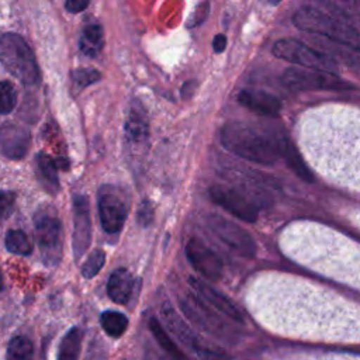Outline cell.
Listing matches in <instances>:
<instances>
[{"label": "cell", "instance_id": "20", "mask_svg": "<svg viewBox=\"0 0 360 360\" xmlns=\"http://www.w3.org/2000/svg\"><path fill=\"white\" fill-rule=\"evenodd\" d=\"M104 42L105 39H104L103 27L100 24H90L82 32L79 48L86 56L96 58L101 52Z\"/></svg>", "mask_w": 360, "mask_h": 360}, {"label": "cell", "instance_id": "17", "mask_svg": "<svg viewBox=\"0 0 360 360\" xmlns=\"http://www.w3.org/2000/svg\"><path fill=\"white\" fill-rule=\"evenodd\" d=\"M238 101L248 110L260 115H277L281 110L280 98L264 90L245 89L239 91Z\"/></svg>", "mask_w": 360, "mask_h": 360}, {"label": "cell", "instance_id": "15", "mask_svg": "<svg viewBox=\"0 0 360 360\" xmlns=\"http://www.w3.org/2000/svg\"><path fill=\"white\" fill-rule=\"evenodd\" d=\"M190 287L194 290L195 295L201 298L208 307H211L214 311L225 316L233 323H243V315L238 309V307L221 291L210 285L207 281H202L201 278L197 277H190L188 278Z\"/></svg>", "mask_w": 360, "mask_h": 360}, {"label": "cell", "instance_id": "19", "mask_svg": "<svg viewBox=\"0 0 360 360\" xmlns=\"http://www.w3.org/2000/svg\"><path fill=\"white\" fill-rule=\"evenodd\" d=\"M280 155L284 156L288 167L304 181L312 183L314 181V173L305 163L304 158L301 156L297 146L287 138H280Z\"/></svg>", "mask_w": 360, "mask_h": 360}, {"label": "cell", "instance_id": "8", "mask_svg": "<svg viewBox=\"0 0 360 360\" xmlns=\"http://www.w3.org/2000/svg\"><path fill=\"white\" fill-rule=\"evenodd\" d=\"M283 84L291 91H345L353 89V84L340 79L338 75H330L318 70L302 68H288L281 76Z\"/></svg>", "mask_w": 360, "mask_h": 360}, {"label": "cell", "instance_id": "29", "mask_svg": "<svg viewBox=\"0 0 360 360\" xmlns=\"http://www.w3.org/2000/svg\"><path fill=\"white\" fill-rule=\"evenodd\" d=\"M101 77L100 72H97L96 69H90V68H80V69H75L72 72V80L75 83V89L80 90L84 89L96 82H98Z\"/></svg>", "mask_w": 360, "mask_h": 360}, {"label": "cell", "instance_id": "30", "mask_svg": "<svg viewBox=\"0 0 360 360\" xmlns=\"http://www.w3.org/2000/svg\"><path fill=\"white\" fill-rule=\"evenodd\" d=\"M15 198L17 195L14 191H6V190L0 191V218L1 219H6L11 215V212L14 211Z\"/></svg>", "mask_w": 360, "mask_h": 360}, {"label": "cell", "instance_id": "13", "mask_svg": "<svg viewBox=\"0 0 360 360\" xmlns=\"http://www.w3.org/2000/svg\"><path fill=\"white\" fill-rule=\"evenodd\" d=\"M186 256L190 264L207 280L218 281L222 277V260L202 240L191 238L186 245Z\"/></svg>", "mask_w": 360, "mask_h": 360}, {"label": "cell", "instance_id": "14", "mask_svg": "<svg viewBox=\"0 0 360 360\" xmlns=\"http://www.w3.org/2000/svg\"><path fill=\"white\" fill-rule=\"evenodd\" d=\"M124 135L127 145L135 153L146 149L149 139V121L143 105L138 100H132L124 124Z\"/></svg>", "mask_w": 360, "mask_h": 360}, {"label": "cell", "instance_id": "27", "mask_svg": "<svg viewBox=\"0 0 360 360\" xmlns=\"http://www.w3.org/2000/svg\"><path fill=\"white\" fill-rule=\"evenodd\" d=\"M104 262H105V252L103 249H94L82 266V276L84 278H93L96 274H98V271L104 266Z\"/></svg>", "mask_w": 360, "mask_h": 360}, {"label": "cell", "instance_id": "18", "mask_svg": "<svg viewBox=\"0 0 360 360\" xmlns=\"http://www.w3.org/2000/svg\"><path fill=\"white\" fill-rule=\"evenodd\" d=\"M132 290H134V278L127 269L121 267L111 273L107 283V294L114 302L121 305L127 304L131 298Z\"/></svg>", "mask_w": 360, "mask_h": 360}, {"label": "cell", "instance_id": "16", "mask_svg": "<svg viewBox=\"0 0 360 360\" xmlns=\"http://www.w3.org/2000/svg\"><path fill=\"white\" fill-rule=\"evenodd\" d=\"M30 131L17 124H3L0 127V153L8 159H22L30 148Z\"/></svg>", "mask_w": 360, "mask_h": 360}, {"label": "cell", "instance_id": "11", "mask_svg": "<svg viewBox=\"0 0 360 360\" xmlns=\"http://www.w3.org/2000/svg\"><path fill=\"white\" fill-rule=\"evenodd\" d=\"M98 217L101 226L108 233H118L128 217V204L117 190L104 187L98 194Z\"/></svg>", "mask_w": 360, "mask_h": 360}, {"label": "cell", "instance_id": "32", "mask_svg": "<svg viewBox=\"0 0 360 360\" xmlns=\"http://www.w3.org/2000/svg\"><path fill=\"white\" fill-rule=\"evenodd\" d=\"M208 10H210V3H201L197 8H195V13H194V17L190 18L188 21V27H194V25H198L201 24L207 15H208Z\"/></svg>", "mask_w": 360, "mask_h": 360}, {"label": "cell", "instance_id": "31", "mask_svg": "<svg viewBox=\"0 0 360 360\" xmlns=\"http://www.w3.org/2000/svg\"><path fill=\"white\" fill-rule=\"evenodd\" d=\"M136 221L141 226H149L150 222L153 221V207L149 200H143L138 208L136 214Z\"/></svg>", "mask_w": 360, "mask_h": 360}, {"label": "cell", "instance_id": "34", "mask_svg": "<svg viewBox=\"0 0 360 360\" xmlns=\"http://www.w3.org/2000/svg\"><path fill=\"white\" fill-rule=\"evenodd\" d=\"M212 48L217 53H221L226 48V37L224 34H217L212 39Z\"/></svg>", "mask_w": 360, "mask_h": 360}, {"label": "cell", "instance_id": "23", "mask_svg": "<svg viewBox=\"0 0 360 360\" xmlns=\"http://www.w3.org/2000/svg\"><path fill=\"white\" fill-rule=\"evenodd\" d=\"M83 332L80 328L69 329L59 343L58 360H79Z\"/></svg>", "mask_w": 360, "mask_h": 360}, {"label": "cell", "instance_id": "12", "mask_svg": "<svg viewBox=\"0 0 360 360\" xmlns=\"http://www.w3.org/2000/svg\"><path fill=\"white\" fill-rule=\"evenodd\" d=\"M91 242V219L89 198L84 194L73 195V233L72 250L76 260H79Z\"/></svg>", "mask_w": 360, "mask_h": 360}, {"label": "cell", "instance_id": "7", "mask_svg": "<svg viewBox=\"0 0 360 360\" xmlns=\"http://www.w3.org/2000/svg\"><path fill=\"white\" fill-rule=\"evenodd\" d=\"M160 315L172 335L177 338V340L193 353L195 360H231V357L225 352L205 346L200 340V338L191 330V328L181 319V316L174 311L170 302L166 301L160 305Z\"/></svg>", "mask_w": 360, "mask_h": 360}, {"label": "cell", "instance_id": "6", "mask_svg": "<svg viewBox=\"0 0 360 360\" xmlns=\"http://www.w3.org/2000/svg\"><path fill=\"white\" fill-rule=\"evenodd\" d=\"M273 53L283 60L301 66L302 69L318 70L330 75L338 73V63L333 58L315 51L294 38L278 39L273 46Z\"/></svg>", "mask_w": 360, "mask_h": 360}, {"label": "cell", "instance_id": "28", "mask_svg": "<svg viewBox=\"0 0 360 360\" xmlns=\"http://www.w3.org/2000/svg\"><path fill=\"white\" fill-rule=\"evenodd\" d=\"M17 104V94L13 83L8 80L0 82V114H10Z\"/></svg>", "mask_w": 360, "mask_h": 360}, {"label": "cell", "instance_id": "33", "mask_svg": "<svg viewBox=\"0 0 360 360\" xmlns=\"http://www.w3.org/2000/svg\"><path fill=\"white\" fill-rule=\"evenodd\" d=\"M89 6V1L87 0H68L65 3V8L69 11V13H80L83 11L86 7Z\"/></svg>", "mask_w": 360, "mask_h": 360}, {"label": "cell", "instance_id": "10", "mask_svg": "<svg viewBox=\"0 0 360 360\" xmlns=\"http://www.w3.org/2000/svg\"><path fill=\"white\" fill-rule=\"evenodd\" d=\"M207 228L229 249L243 257H253L256 255V243L250 233L235 222L211 214L207 217Z\"/></svg>", "mask_w": 360, "mask_h": 360}, {"label": "cell", "instance_id": "1", "mask_svg": "<svg viewBox=\"0 0 360 360\" xmlns=\"http://www.w3.org/2000/svg\"><path fill=\"white\" fill-rule=\"evenodd\" d=\"M221 142L231 153L259 165H271L280 158V139L249 122H226L221 129Z\"/></svg>", "mask_w": 360, "mask_h": 360}, {"label": "cell", "instance_id": "25", "mask_svg": "<svg viewBox=\"0 0 360 360\" xmlns=\"http://www.w3.org/2000/svg\"><path fill=\"white\" fill-rule=\"evenodd\" d=\"M6 249L10 253L28 256L32 252V242L28 235L21 229H10L4 238Z\"/></svg>", "mask_w": 360, "mask_h": 360}, {"label": "cell", "instance_id": "21", "mask_svg": "<svg viewBox=\"0 0 360 360\" xmlns=\"http://www.w3.org/2000/svg\"><path fill=\"white\" fill-rule=\"evenodd\" d=\"M37 169L42 186L48 190V193L56 194L59 190V179L55 160L45 152H39L37 155Z\"/></svg>", "mask_w": 360, "mask_h": 360}, {"label": "cell", "instance_id": "4", "mask_svg": "<svg viewBox=\"0 0 360 360\" xmlns=\"http://www.w3.org/2000/svg\"><path fill=\"white\" fill-rule=\"evenodd\" d=\"M180 308L195 326L211 336L228 343H235L238 340V329L228 322L229 319L226 321L225 316L214 311L197 295L180 298Z\"/></svg>", "mask_w": 360, "mask_h": 360}, {"label": "cell", "instance_id": "5", "mask_svg": "<svg viewBox=\"0 0 360 360\" xmlns=\"http://www.w3.org/2000/svg\"><path fill=\"white\" fill-rule=\"evenodd\" d=\"M34 225L42 262L46 266H56L63 253V229L59 217L51 207L41 208L34 215Z\"/></svg>", "mask_w": 360, "mask_h": 360}, {"label": "cell", "instance_id": "24", "mask_svg": "<svg viewBox=\"0 0 360 360\" xmlns=\"http://www.w3.org/2000/svg\"><path fill=\"white\" fill-rule=\"evenodd\" d=\"M103 330L111 338H120L128 328V318L118 311H104L100 316Z\"/></svg>", "mask_w": 360, "mask_h": 360}, {"label": "cell", "instance_id": "9", "mask_svg": "<svg viewBox=\"0 0 360 360\" xmlns=\"http://www.w3.org/2000/svg\"><path fill=\"white\" fill-rule=\"evenodd\" d=\"M208 191L211 200L225 211L231 212L232 215L245 222H256L259 215V207L253 201V198L239 187L215 184L210 187Z\"/></svg>", "mask_w": 360, "mask_h": 360}, {"label": "cell", "instance_id": "2", "mask_svg": "<svg viewBox=\"0 0 360 360\" xmlns=\"http://www.w3.org/2000/svg\"><path fill=\"white\" fill-rule=\"evenodd\" d=\"M292 22L301 31L319 34L330 41L360 51V31L316 7L304 6L298 8L292 15Z\"/></svg>", "mask_w": 360, "mask_h": 360}, {"label": "cell", "instance_id": "22", "mask_svg": "<svg viewBox=\"0 0 360 360\" xmlns=\"http://www.w3.org/2000/svg\"><path fill=\"white\" fill-rule=\"evenodd\" d=\"M148 325L159 346L170 356L172 360H187V356L180 350V347L174 343V340L169 336V333L156 318H150Z\"/></svg>", "mask_w": 360, "mask_h": 360}, {"label": "cell", "instance_id": "3", "mask_svg": "<svg viewBox=\"0 0 360 360\" xmlns=\"http://www.w3.org/2000/svg\"><path fill=\"white\" fill-rule=\"evenodd\" d=\"M0 62L22 84L32 86L39 82L35 55L21 35L6 32L0 37Z\"/></svg>", "mask_w": 360, "mask_h": 360}, {"label": "cell", "instance_id": "26", "mask_svg": "<svg viewBox=\"0 0 360 360\" xmlns=\"http://www.w3.org/2000/svg\"><path fill=\"white\" fill-rule=\"evenodd\" d=\"M34 346L31 340L25 336H14L7 346L6 359L7 360H32Z\"/></svg>", "mask_w": 360, "mask_h": 360}, {"label": "cell", "instance_id": "35", "mask_svg": "<svg viewBox=\"0 0 360 360\" xmlns=\"http://www.w3.org/2000/svg\"><path fill=\"white\" fill-rule=\"evenodd\" d=\"M3 288H4V281H3V274L0 271V291H3Z\"/></svg>", "mask_w": 360, "mask_h": 360}]
</instances>
